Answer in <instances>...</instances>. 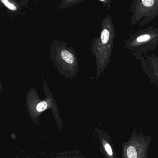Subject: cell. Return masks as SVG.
I'll use <instances>...</instances> for the list:
<instances>
[{
    "label": "cell",
    "mask_w": 158,
    "mask_h": 158,
    "mask_svg": "<svg viewBox=\"0 0 158 158\" xmlns=\"http://www.w3.org/2000/svg\"><path fill=\"white\" fill-rule=\"evenodd\" d=\"M151 138L134 131L127 142L122 143V158H148Z\"/></svg>",
    "instance_id": "1"
},
{
    "label": "cell",
    "mask_w": 158,
    "mask_h": 158,
    "mask_svg": "<svg viewBox=\"0 0 158 158\" xmlns=\"http://www.w3.org/2000/svg\"><path fill=\"white\" fill-rule=\"evenodd\" d=\"M101 144L105 153V156L107 158H117L114 154L111 146L107 141L105 139H101Z\"/></svg>",
    "instance_id": "2"
},
{
    "label": "cell",
    "mask_w": 158,
    "mask_h": 158,
    "mask_svg": "<svg viewBox=\"0 0 158 158\" xmlns=\"http://www.w3.org/2000/svg\"><path fill=\"white\" fill-rule=\"evenodd\" d=\"M48 109H52V103L49 101H43L40 102L36 106V110L39 113L43 112Z\"/></svg>",
    "instance_id": "3"
},
{
    "label": "cell",
    "mask_w": 158,
    "mask_h": 158,
    "mask_svg": "<svg viewBox=\"0 0 158 158\" xmlns=\"http://www.w3.org/2000/svg\"><path fill=\"white\" fill-rule=\"evenodd\" d=\"M62 58L64 60L69 64H72L75 62V58L73 55L66 50H64L61 53Z\"/></svg>",
    "instance_id": "4"
},
{
    "label": "cell",
    "mask_w": 158,
    "mask_h": 158,
    "mask_svg": "<svg viewBox=\"0 0 158 158\" xmlns=\"http://www.w3.org/2000/svg\"><path fill=\"white\" fill-rule=\"evenodd\" d=\"M110 33L109 31L107 29L103 30L101 32V39L102 42L103 44H106L108 41L109 39Z\"/></svg>",
    "instance_id": "5"
},
{
    "label": "cell",
    "mask_w": 158,
    "mask_h": 158,
    "mask_svg": "<svg viewBox=\"0 0 158 158\" xmlns=\"http://www.w3.org/2000/svg\"><path fill=\"white\" fill-rule=\"evenodd\" d=\"M150 39V36L149 34H143L139 36L136 39V41L138 42H143L148 41Z\"/></svg>",
    "instance_id": "6"
},
{
    "label": "cell",
    "mask_w": 158,
    "mask_h": 158,
    "mask_svg": "<svg viewBox=\"0 0 158 158\" xmlns=\"http://www.w3.org/2000/svg\"><path fill=\"white\" fill-rule=\"evenodd\" d=\"M2 2L4 4L7 8H9V9L12 10H16V7L14 5H13V4L9 2L8 1H6V0H2Z\"/></svg>",
    "instance_id": "7"
},
{
    "label": "cell",
    "mask_w": 158,
    "mask_h": 158,
    "mask_svg": "<svg viewBox=\"0 0 158 158\" xmlns=\"http://www.w3.org/2000/svg\"><path fill=\"white\" fill-rule=\"evenodd\" d=\"M143 5L146 7H151L154 4L155 1L153 0H143L142 1Z\"/></svg>",
    "instance_id": "8"
}]
</instances>
